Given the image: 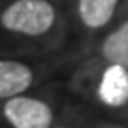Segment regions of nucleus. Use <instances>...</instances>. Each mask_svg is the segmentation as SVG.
<instances>
[{
    "label": "nucleus",
    "mask_w": 128,
    "mask_h": 128,
    "mask_svg": "<svg viewBox=\"0 0 128 128\" xmlns=\"http://www.w3.org/2000/svg\"><path fill=\"white\" fill-rule=\"evenodd\" d=\"M102 55L110 64L128 68V20L105 38L102 43Z\"/></svg>",
    "instance_id": "423d86ee"
},
{
    "label": "nucleus",
    "mask_w": 128,
    "mask_h": 128,
    "mask_svg": "<svg viewBox=\"0 0 128 128\" xmlns=\"http://www.w3.org/2000/svg\"><path fill=\"white\" fill-rule=\"evenodd\" d=\"M98 98L107 107H123L128 102V68L110 64L102 75Z\"/></svg>",
    "instance_id": "7ed1b4c3"
},
{
    "label": "nucleus",
    "mask_w": 128,
    "mask_h": 128,
    "mask_svg": "<svg viewBox=\"0 0 128 128\" xmlns=\"http://www.w3.org/2000/svg\"><path fill=\"white\" fill-rule=\"evenodd\" d=\"M119 0H78V16L89 28H102L114 16Z\"/></svg>",
    "instance_id": "39448f33"
},
{
    "label": "nucleus",
    "mask_w": 128,
    "mask_h": 128,
    "mask_svg": "<svg viewBox=\"0 0 128 128\" xmlns=\"http://www.w3.org/2000/svg\"><path fill=\"white\" fill-rule=\"evenodd\" d=\"M32 70L16 60H0V100H9L27 91L32 84Z\"/></svg>",
    "instance_id": "20e7f679"
},
{
    "label": "nucleus",
    "mask_w": 128,
    "mask_h": 128,
    "mask_svg": "<svg viewBox=\"0 0 128 128\" xmlns=\"http://www.w3.org/2000/svg\"><path fill=\"white\" fill-rule=\"evenodd\" d=\"M2 25L23 36H41L52 28L55 9L48 0H14L2 12Z\"/></svg>",
    "instance_id": "f257e3e1"
},
{
    "label": "nucleus",
    "mask_w": 128,
    "mask_h": 128,
    "mask_svg": "<svg viewBox=\"0 0 128 128\" xmlns=\"http://www.w3.org/2000/svg\"><path fill=\"white\" fill-rule=\"evenodd\" d=\"M57 128H64V126H57Z\"/></svg>",
    "instance_id": "0eeeda50"
},
{
    "label": "nucleus",
    "mask_w": 128,
    "mask_h": 128,
    "mask_svg": "<svg viewBox=\"0 0 128 128\" xmlns=\"http://www.w3.org/2000/svg\"><path fill=\"white\" fill-rule=\"evenodd\" d=\"M4 116L12 128H50L54 121V112L48 103L22 94L4 103Z\"/></svg>",
    "instance_id": "f03ea898"
}]
</instances>
